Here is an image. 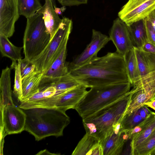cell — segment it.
Returning a JSON list of instances; mask_svg holds the SVG:
<instances>
[{
	"label": "cell",
	"mask_w": 155,
	"mask_h": 155,
	"mask_svg": "<svg viewBox=\"0 0 155 155\" xmlns=\"http://www.w3.org/2000/svg\"><path fill=\"white\" fill-rule=\"evenodd\" d=\"M36 12L43 15L45 26L51 39L59 28L62 19L55 12L50 0H45L44 5Z\"/></svg>",
	"instance_id": "obj_16"
},
{
	"label": "cell",
	"mask_w": 155,
	"mask_h": 155,
	"mask_svg": "<svg viewBox=\"0 0 155 155\" xmlns=\"http://www.w3.org/2000/svg\"><path fill=\"white\" fill-rule=\"evenodd\" d=\"M131 97L130 91L114 103L82 119L86 133L100 141L104 139L112 131L114 126L121 122Z\"/></svg>",
	"instance_id": "obj_3"
},
{
	"label": "cell",
	"mask_w": 155,
	"mask_h": 155,
	"mask_svg": "<svg viewBox=\"0 0 155 155\" xmlns=\"http://www.w3.org/2000/svg\"><path fill=\"white\" fill-rule=\"evenodd\" d=\"M155 150V130L134 150L133 155H151Z\"/></svg>",
	"instance_id": "obj_29"
},
{
	"label": "cell",
	"mask_w": 155,
	"mask_h": 155,
	"mask_svg": "<svg viewBox=\"0 0 155 155\" xmlns=\"http://www.w3.org/2000/svg\"><path fill=\"white\" fill-rule=\"evenodd\" d=\"M62 6H71L86 4L88 0H58Z\"/></svg>",
	"instance_id": "obj_32"
},
{
	"label": "cell",
	"mask_w": 155,
	"mask_h": 155,
	"mask_svg": "<svg viewBox=\"0 0 155 155\" xmlns=\"http://www.w3.org/2000/svg\"><path fill=\"white\" fill-rule=\"evenodd\" d=\"M42 90L43 91V95L47 97H51L58 94L57 93L55 88L51 86L47 87Z\"/></svg>",
	"instance_id": "obj_33"
},
{
	"label": "cell",
	"mask_w": 155,
	"mask_h": 155,
	"mask_svg": "<svg viewBox=\"0 0 155 155\" xmlns=\"http://www.w3.org/2000/svg\"><path fill=\"white\" fill-rule=\"evenodd\" d=\"M81 84L68 73L58 78L49 86L54 87L57 93L58 94L64 93Z\"/></svg>",
	"instance_id": "obj_26"
},
{
	"label": "cell",
	"mask_w": 155,
	"mask_h": 155,
	"mask_svg": "<svg viewBox=\"0 0 155 155\" xmlns=\"http://www.w3.org/2000/svg\"><path fill=\"white\" fill-rule=\"evenodd\" d=\"M144 105H146L148 107H150L155 110V99L146 103Z\"/></svg>",
	"instance_id": "obj_37"
},
{
	"label": "cell",
	"mask_w": 155,
	"mask_h": 155,
	"mask_svg": "<svg viewBox=\"0 0 155 155\" xmlns=\"http://www.w3.org/2000/svg\"><path fill=\"white\" fill-rule=\"evenodd\" d=\"M2 107V130L4 135L18 134L24 130L26 115L23 110L13 103Z\"/></svg>",
	"instance_id": "obj_10"
},
{
	"label": "cell",
	"mask_w": 155,
	"mask_h": 155,
	"mask_svg": "<svg viewBox=\"0 0 155 155\" xmlns=\"http://www.w3.org/2000/svg\"><path fill=\"white\" fill-rule=\"evenodd\" d=\"M43 74V72L35 70L22 79V96L21 101L27 99L39 90Z\"/></svg>",
	"instance_id": "obj_19"
},
{
	"label": "cell",
	"mask_w": 155,
	"mask_h": 155,
	"mask_svg": "<svg viewBox=\"0 0 155 155\" xmlns=\"http://www.w3.org/2000/svg\"><path fill=\"white\" fill-rule=\"evenodd\" d=\"M22 109L26 115L25 130L37 141L50 136H62L70 123L66 111L56 107Z\"/></svg>",
	"instance_id": "obj_2"
},
{
	"label": "cell",
	"mask_w": 155,
	"mask_h": 155,
	"mask_svg": "<svg viewBox=\"0 0 155 155\" xmlns=\"http://www.w3.org/2000/svg\"><path fill=\"white\" fill-rule=\"evenodd\" d=\"M141 77L155 71V54L134 47Z\"/></svg>",
	"instance_id": "obj_20"
},
{
	"label": "cell",
	"mask_w": 155,
	"mask_h": 155,
	"mask_svg": "<svg viewBox=\"0 0 155 155\" xmlns=\"http://www.w3.org/2000/svg\"><path fill=\"white\" fill-rule=\"evenodd\" d=\"M23 48L14 45L7 37L0 34V50L2 57L8 58L12 62H16L22 59L21 51Z\"/></svg>",
	"instance_id": "obj_23"
},
{
	"label": "cell",
	"mask_w": 155,
	"mask_h": 155,
	"mask_svg": "<svg viewBox=\"0 0 155 155\" xmlns=\"http://www.w3.org/2000/svg\"><path fill=\"white\" fill-rule=\"evenodd\" d=\"M155 9V0H129L118 13V17L129 26L144 19Z\"/></svg>",
	"instance_id": "obj_8"
},
{
	"label": "cell",
	"mask_w": 155,
	"mask_h": 155,
	"mask_svg": "<svg viewBox=\"0 0 155 155\" xmlns=\"http://www.w3.org/2000/svg\"><path fill=\"white\" fill-rule=\"evenodd\" d=\"M68 73L87 88L130 82L124 57L116 51L97 57Z\"/></svg>",
	"instance_id": "obj_1"
},
{
	"label": "cell",
	"mask_w": 155,
	"mask_h": 155,
	"mask_svg": "<svg viewBox=\"0 0 155 155\" xmlns=\"http://www.w3.org/2000/svg\"><path fill=\"white\" fill-rule=\"evenodd\" d=\"M57 31L43 51L31 62L36 70L43 73L46 71L67 46L72 28L71 19L64 17Z\"/></svg>",
	"instance_id": "obj_6"
},
{
	"label": "cell",
	"mask_w": 155,
	"mask_h": 155,
	"mask_svg": "<svg viewBox=\"0 0 155 155\" xmlns=\"http://www.w3.org/2000/svg\"><path fill=\"white\" fill-rule=\"evenodd\" d=\"M63 93L57 94L51 97L44 96L42 90H38L27 99L21 101L19 107L22 109L55 107L58 98Z\"/></svg>",
	"instance_id": "obj_18"
},
{
	"label": "cell",
	"mask_w": 155,
	"mask_h": 155,
	"mask_svg": "<svg viewBox=\"0 0 155 155\" xmlns=\"http://www.w3.org/2000/svg\"><path fill=\"white\" fill-rule=\"evenodd\" d=\"M147 41L155 46V31L147 18L145 19Z\"/></svg>",
	"instance_id": "obj_31"
},
{
	"label": "cell",
	"mask_w": 155,
	"mask_h": 155,
	"mask_svg": "<svg viewBox=\"0 0 155 155\" xmlns=\"http://www.w3.org/2000/svg\"><path fill=\"white\" fill-rule=\"evenodd\" d=\"M132 86L130 101L124 115L137 110L155 99V71L141 76Z\"/></svg>",
	"instance_id": "obj_7"
},
{
	"label": "cell",
	"mask_w": 155,
	"mask_h": 155,
	"mask_svg": "<svg viewBox=\"0 0 155 155\" xmlns=\"http://www.w3.org/2000/svg\"><path fill=\"white\" fill-rule=\"evenodd\" d=\"M110 41L109 37L93 29L90 43L81 54L71 62L68 63V71L83 66L95 58L99 51Z\"/></svg>",
	"instance_id": "obj_9"
},
{
	"label": "cell",
	"mask_w": 155,
	"mask_h": 155,
	"mask_svg": "<svg viewBox=\"0 0 155 155\" xmlns=\"http://www.w3.org/2000/svg\"><path fill=\"white\" fill-rule=\"evenodd\" d=\"M55 153H51L46 150H41L36 155H57Z\"/></svg>",
	"instance_id": "obj_39"
},
{
	"label": "cell",
	"mask_w": 155,
	"mask_h": 155,
	"mask_svg": "<svg viewBox=\"0 0 155 155\" xmlns=\"http://www.w3.org/2000/svg\"><path fill=\"white\" fill-rule=\"evenodd\" d=\"M145 19L135 22L128 26L134 47L140 48L147 40Z\"/></svg>",
	"instance_id": "obj_21"
},
{
	"label": "cell",
	"mask_w": 155,
	"mask_h": 155,
	"mask_svg": "<svg viewBox=\"0 0 155 155\" xmlns=\"http://www.w3.org/2000/svg\"><path fill=\"white\" fill-rule=\"evenodd\" d=\"M10 69L8 66L2 70L0 78L1 97L2 107L12 103L10 77Z\"/></svg>",
	"instance_id": "obj_24"
},
{
	"label": "cell",
	"mask_w": 155,
	"mask_h": 155,
	"mask_svg": "<svg viewBox=\"0 0 155 155\" xmlns=\"http://www.w3.org/2000/svg\"><path fill=\"white\" fill-rule=\"evenodd\" d=\"M140 48L147 52L155 54V46L147 40Z\"/></svg>",
	"instance_id": "obj_35"
},
{
	"label": "cell",
	"mask_w": 155,
	"mask_h": 155,
	"mask_svg": "<svg viewBox=\"0 0 155 155\" xmlns=\"http://www.w3.org/2000/svg\"><path fill=\"white\" fill-rule=\"evenodd\" d=\"M146 118L139 108L130 114L124 115L121 121V128L124 130L129 131Z\"/></svg>",
	"instance_id": "obj_25"
},
{
	"label": "cell",
	"mask_w": 155,
	"mask_h": 155,
	"mask_svg": "<svg viewBox=\"0 0 155 155\" xmlns=\"http://www.w3.org/2000/svg\"><path fill=\"white\" fill-rule=\"evenodd\" d=\"M130 139L127 133L122 129L121 122L115 124L112 131L100 141L103 155L121 154L125 143Z\"/></svg>",
	"instance_id": "obj_13"
},
{
	"label": "cell",
	"mask_w": 155,
	"mask_h": 155,
	"mask_svg": "<svg viewBox=\"0 0 155 155\" xmlns=\"http://www.w3.org/2000/svg\"><path fill=\"white\" fill-rule=\"evenodd\" d=\"M35 70V65L31 62L30 64L28 67L21 71L22 79L33 72Z\"/></svg>",
	"instance_id": "obj_34"
},
{
	"label": "cell",
	"mask_w": 155,
	"mask_h": 155,
	"mask_svg": "<svg viewBox=\"0 0 155 155\" xmlns=\"http://www.w3.org/2000/svg\"><path fill=\"white\" fill-rule=\"evenodd\" d=\"M66 9L65 6H63L61 8L56 7L54 8V10L58 15H61L62 13L65 11Z\"/></svg>",
	"instance_id": "obj_38"
},
{
	"label": "cell",
	"mask_w": 155,
	"mask_h": 155,
	"mask_svg": "<svg viewBox=\"0 0 155 155\" xmlns=\"http://www.w3.org/2000/svg\"><path fill=\"white\" fill-rule=\"evenodd\" d=\"M19 16L18 0H0V34L12 37Z\"/></svg>",
	"instance_id": "obj_11"
},
{
	"label": "cell",
	"mask_w": 155,
	"mask_h": 155,
	"mask_svg": "<svg viewBox=\"0 0 155 155\" xmlns=\"http://www.w3.org/2000/svg\"><path fill=\"white\" fill-rule=\"evenodd\" d=\"M131 86L125 82L91 87L74 109L84 119L120 98L130 91Z\"/></svg>",
	"instance_id": "obj_4"
},
{
	"label": "cell",
	"mask_w": 155,
	"mask_h": 155,
	"mask_svg": "<svg viewBox=\"0 0 155 155\" xmlns=\"http://www.w3.org/2000/svg\"><path fill=\"white\" fill-rule=\"evenodd\" d=\"M27 19L23 47L25 58L31 61L47 46L51 36L47 31L42 14L36 12Z\"/></svg>",
	"instance_id": "obj_5"
},
{
	"label": "cell",
	"mask_w": 155,
	"mask_h": 155,
	"mask_svg": "<svg viewBox=\"0 0 155 155\" xmlns=\"http://www.w3.org/2000/svg\"><path fill=\"white\" fill-rule=\"evenodd\" d=\"M20 60L16 62H12L11 68L15 70V77L13 93L21 101L22 96V78L20 68Z\"/></svg>",
	"instance_id": "obj_30"
},
{
	"label": "cell",
	"mask_w": 155,
	"mask_h": 155,
	"mask_svg": "<svg viewBox=\"0 0 155 155\" xmlns=\"http://www.w3.org/2000/svg\"><path fill=\"white\" fill-rule=\"evenodd\" d=\"M51 2H52L54 8L56 7V1H58V0H50Z\"/></svg>",
	"instance_id": "obj_40"
},
{
	"label": "cell",
	"mask_w": 155,
	"mask_h": 155,
	"mask_svg": "<svg viewBox=\"0 0 155 155\" xmlns=\"http://www.w3.org/2000/svg\"><path fill=\"white\" fill-rule=\"evenodd\" d=\"M87 88L81 84L62 94L57 100L55 107L65 111L74 109L87 92Z\"/></svg>",
	"instance_id": "obj_15"
},
{
	"label": "cell",
	"mask_w": 155,
	"mask_h": 155,
	"mask_svg": "<svg viewBox=\"0 0 155 155\" xmlns=\"http://www.w3.org/2000/svg\"><path fill=\"white\" fill-rule=\"evenodd\" d=\"M130 82L132 84L141 77L134 47L123 56Z\"/></svg>",
	"instance_id": "obj_22"
},
{
	"label": "cell",
	"mask_w": 155,
	"mask_h": 155,
	"mask_svg": "<svg viewBox=\"0 0 155 155\" xmlns=\"http://www.w3.org/2000/svg\"><path fill=\"white\" fill-rule=\"evenodd\" d=\"M67 53L66 46L50 67L43 73L39 90L44 89L59 77L68 74V63L66 62Z\"/></svg>",
	"instance_id": "obj_14"
},
{
	"label": "cell",
	"mask_w": 155,
	"mask_h": 155,
	"mask_svg": "<svg viewBox=\"0 0 155 155\" xmlns=\"http://www.w3.org/2000/svg\"><path fill=\"white\" fill-rule=\"evenodd\" d=\"M147 18L155 31V9L151 12Z\"/></svg>",
	"instance_id": "obj_36"
},
{
	"label": "cell",
	"mask_w": 155,
	"mask_h": 155,
	"mask_svg": "<svg viewBox=\"0 0 155 155\" xmlns=\"http://www.w3.org/2000/svg\"><path fill=\"white\" fill-rule=\"evenodd\" d=\"M42 6L39 0H18L19 14L26 18L35 14Z\"/></svg>",
	"instance_id": "obj_28"
},
{
	"label": "cell",
	"mask_w": 155,
	"mask_h": 155,
	"mask_svg": "<svg viewBox=\"0 0 155 155\" xmlns=\"http://www.w3.org/2000/svg\"><path fill=\"white\" fill-rule=\"evenodd\" d=\"M72 155H103L100 140L87 133L79 141Z\"/></svg>",
	"instance_id": "obj_17"
},
{
	"label": "cell",
	"mask_w": 155,
	"mask_h": 155,
	"mask_svg": "<svg viewBox=\"0 0 155 155\" xmlns=\"http://www.w3.org/2000/svg\"><path fill=\"white\" fill-rule=\"evenodd\" d=\"M155 130V118L140 131L132 137L130 146L131 155H133L136 148L144 141Z\"/></svg>",
	"instance_id": "obj_27"
},
{
	"label": "cell",
	"mask_w": 155,
	"mask_h": 155,
	"mask_svg": "<svg viewBox=\"0 0 155 155\" xmlns=\"http://www.w3.org/2000/svg\"><path fill=\"white\" fill-rule=\"evenodd\" d=\"M109 35L116 52L123 56L134 47L129 26L119 17L114 20Z\"/></svg>",
	"instance_id": "obj_12"
},
{
	"label": "cell",
	"mask_w": 155,
	"mask_h": 155,
	"mask_svg": "<svg viewBox=\"0 0 155 155\" xmlns=\"http://www.w3.org/2000/svg\"></svg>",
	"instance_id": "obj_41"
}]
</instances>
